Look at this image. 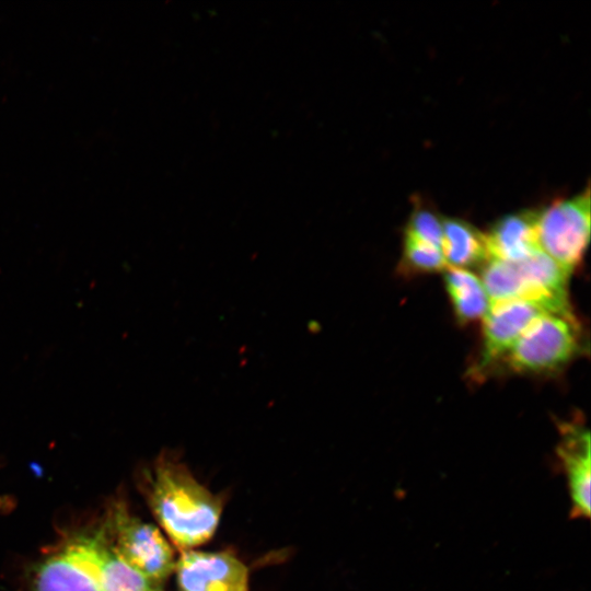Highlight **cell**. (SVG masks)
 <instances>
[{
	"mask_svg": "<svg viewBox=\"0 0 591 591\" xmlns=\"http://www.w3.org/2000/svg\"><path fill=\"white\" fill-rule=\"evenodd\" d=\"M557 454L567 475L571 517L590 515L591 452L589 430L580 422H563Z\"/></svg>",
	"mask_w": 591,
	"mask_h": 591,
	"instance_id": "9c48e42d",
	"label": "cell"
},
{
	"mask_svg": "<svg viewBox=\"0 0 591 591\" xmlns=\"http://www.w3.org/2000/svg\"><path fill=\"white\" fill-rule=\"evenodd\" d=\"M543 309L525 300L490 301L483 317V338L476 372L485 373L498 364L528 325Z\"/></svg>",
	"mask_w": 591,
	"mask_h": 591,
	"instance_id": "8992f818",
	"label": "cell"
},
{
	"mask_svg": "<svg viewBox=\"0 0 591 591\" xmlns=\"http://www.w3.org/2000/svg\"><path fill=\"white\" fill-rule=\"evenodd\" d=\"M444 286L460 323H471L485 316L490 299L482 279L474 273L448 266L444 270Z\"/></svg>",
	"mask_w": 591,
	"mask_h": 591,
	"instance_id": "7c38bea8",
	"label": "cell"
},
{
	"mask_svg": "<svg viewBox=\"0 0 591 591\" xmlns=\"http://www.w3.org/2000/svg\"><path fill=\"white\" fill-rule=\"evenodd\" d=\"M174 569L182 591H247V568L229 553L187 551Z\"/></svg>",
	"mask_w": 591,
	"mask_h": 591,
	"instance_id": "52a82bcc",
	"label": "cell"
},
{
	"mask_svg": "<svg viewBox=\"0 0 591 591\" xmlns=\"http://www.w3.org/2000/svg\"><path fill=\"white\" fill-rule=\"evenodd\" d=\"M537 210H523L496 221L484 233L487 259L515 263L542 251L537 237Z\"/></svg>",
	"mask_w": 591,
	"mask_h": 591,
	"instance_id": "30bf717a",
	"label": "cell"
},
{
	"mask_svg": "<svg viewBox=\"0 0 591 591\" xmlns=\"http://www.w3.org/2000/svg\"><path fill=\"white\" fill-rule=\"evenodd\" d=\"M150 500L155 518L179 548L202 544L217 529L220 501L179 463H158Z\"/></svg>",
	"mask_w": 591,
	"mask_h": 591,
	"instance_id": "6da1fadb",
	"label": "cell"
},
{
	"mask_svg": "<svg viewBox=\"0 0 591 591\" xmlns=\"http://www.w3.org/2000/svg\"><path fill=\"white\" fill-rule=\"evenodd\" d=\"M65 549L92 577L100 591H150L154 588V582L125 561L113 546L99 540H81Z\"/></svg>",
	"mask_w": 591,
	"mask_h": 591,
	"instance_id": "ba28073f",
	"label": "cell"
},
{
	"mask_svg": "<svg viewBox=\"0 0 591 591\" xmlns=\"http://www.w3.org/2000/svg\"><path fill=\"white\" fill-rule=\"evenodd\" d=\"M35 591H100L92 577L62 552L49 556L37 568Z\"/></svg>",
	"mask_w": 591,
	"mask_h": 591,
	"instance_id": "4fadbf2b",
	"label": "cell"
},
{
	"mask_svg": "<svg viewBox=\"0 0 591 591\" xmlns=\"http://www.w3.org/2000/svg\"><path fill=\"white\" fill-rule=\"evenodd\" d=\"M150 591H161L159 588L154 587L153 589H151Z\"/></svg>",
	"mask_w": 591,
	"mask_h": 591,
	"instance_id": "e0dca14e",
	"label": "cell"
},
{
	"mask_svg": "<svg viewBox=\"0 0 591 591\" xmlns=\"http://www.w3.org/2000/svg\"><path fill=\"white\" fill-rule=\"evenodd\" d=\"M4 506V501L3 499L0 497V508H2Z\"/></svg>",
	"mask_w": 591,
	"mask_h": 591,
	"instance_id": "2e32d148",
	"label": "cell"
},
{
	"mask_svg": "<svg viewBox=\"0 0 591 591\" xmlns=\"http://www.w3.org/2000/svg\"><path fill=\"white\" fill-rule=\"evenodd\" d=\"M537 237L540 248L569 276L582 262L589 244V188L538 211Z\"/></svg>",
	"mask_w": 591,
	"mask_h": 591,
	"instance_id": "3957f363",
	"label": "cell"
},
{
	"mask_svg": "<svg viewBox=\"0 0 591 591\" xmlns=\"http://www.w3.org/2000/svg\"><path fill=\"white\" fill-rule=\"evenodd\" d=\"M405 232L441 248L442 219L439 218L434 210L426 206L416 205Z\"/></svg>",
	"mask_w": 591,
	"mask_h": 591,
	"instance_id": "9a60e30c",
	"label": "cell"
},
{
	"mask_svg": "<svg viewBox=\"0 0 591 591\" xmlns=\"http://www.w3.org/2000/svg\"><path fill=\"white\" fill-rule=\"evenodd\" d=\"M114 549L151 581L166 578L175 568L174 552L158 528L117 510L113 521Z\"/></svg>",
	"mask_w": 591,
	"mask_h": 591,
	"instance_id": "5b68a950",
	"label": "cell"
},
{
	"mask_svg": "<svg viewBox=\"0 0 591 591\" xmlns=\"http://www.w3.org/2000/svg\"><path fill=\"white\" fill-rule=\"evenodd\" d=\"M441 250L449 267L467 269L488 258L484 233L457 218L442 219Z\"/></svg>",
	"mask_w": 591,
	"mask_h": 591,
	"instance_id": "8fae6325",
	"label": "cell"
},
{
	"mask_svg": "<svg viewBox=\"0 0 591 591\" xmlns=\"http://www.w3.org/2000/svg\"><path fill=\"white\" fill-rule=\"evenodd\" d=\"M403 265L413 273H434L448 267L442 250L407 232L404 234Z\"/></svg>",
	"mask_w": 591,
	"mask_h": 591,
	"instance_id": "5bb4252c",
	"label": "cell"
},
{
	"mask_svg": "<svg viewBox=\"0 0 591 591\" xmlns=\"http://www.w3.org/2000/svg\"><path fill=\"white\" fill-rule=\"evenodd\" d=\"M568 275L543 251L508 263L506 291L509 299L525 300L546 312L575 316L569 303Z\"/></svg>",
	"mask_w": 591,
	"mask_h": 591,
	"instance_id": "277c9868",
	"label": "cell"
},
{
	"mask_svg": "<svg viewBox=\"0 0 591 591\" xmlns=\"http://www.w3.org/2000/svg\"><path fill=\"white\" fill-rule=\"evenodd\" d=\"M581 350L580 326L575 316L544 312L536 316L501 359L520 374L555 372Z\"/></svg>",
	"mask_w": 591,
	"mask_h": 591,
	"instance_id": "7a4b0ae2",
	"label": "cell"
}]
</instances>
